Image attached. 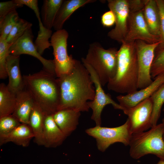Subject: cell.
<instances>
[{
  "mask_svg": "<svg viewBox=\"0 0 164 164\" xmlns=\"http://www.w3.org/2000/svg\"><path fill=\"white\" fill-rule=\"evenodd\" d=\"M118 51L115 48L104 49L98 42L89 45L85 58H81L95 71L102 86L114 76L118 64Z\"/></svg>",
  "mask_w": 164,
  "mask_h": 164,
  "instance_id": "cell-4",
  "label": "cell"
},
{
  "mask_svg": "<svg viewBox=\"0 0 164 164\" xmlns=\"http://www.w3.org/2000/svg\"><path fill=\"white\" fill-rule=\"evenodd\" d=\"M82 62L89 72L95 87L94 98L93 100L88 102L89 108L92 110L91 118L95 121L96 126H101V113L106 105L111 104L114 109L121 110L123 111L125 109L113 100L109 94L105 92L97 75L92 67L84 62Z\"/></svg>",
  "mask_w": 164,
  "mask_h": 164,
  "instance_id": "cell-9",
  "label": "cell"
},
{
  "mask_svg": "<svg viewBox=\"0 0 164 164\" xmlns=\"http://www.w3.org/2000/svg\"><path fill=\"white\" fill-rule=\"evenodd\" d=\"M138 69V89H143L153 81L151 69L155 50L161 42L150 44L138 40L135 41Z\"/></svg>",
  "mask_w": 164,
  "mask_h": 164,
  "instance_id": "cell-8",
  "label": "cell"
},
{
  "mask_svg": "<svg viewBox=\"0 0 164 164\" xmlns=\"http://www.w3.org/2000/svg\"><path fill=\"white\" fill-rule=\"evenodd\" d=\"M17 102L12 114L21 123L29 124L30 115L35 102L25 88L17 95Z\"/></svg>",
  "mask_w": 164,
  "mask_h": 164,
  "instance_id": "cell-19",
  "label": "cell"
},
{
  "mask_svg": "<svg viewBox=\"0 0 164 164\" xmlns=\"http://www.w3.org/2000/svg\"><path fill=\"white\" fill-rule=\"evenodd\" d=\"M20 56L9 54L7 58L6 70L9 83V90L16 95L25 89V84L19 68Z\"/></svg>",
  "mask_w": 164,
  "mask_h": 164,
  "instance_id": "cell-15",
  "label": "cell"
},
{
  "mask_svg": "<svg viewBox=\"0 0 164 164\" xmlns=\"http://www.w3.org/2000/svg\"><path fill=\"white\" fill-rule=\"evenodd\" d=\"M60 92L58 110L70 109L88 111L89 101L93 100L95 87L90 74L82 62L76 60L69 74L57 78Z\"/></svg>",
  "mask_w": 164,
  "mask_h": 164,
  "instance_id": "cell-1",
  "label": "cell"
},
{
  "mask_svg": "<svg viewBox=\"0 0 164 164\" xmlns=\"http://www.w3.org/2000/svg\"><path fill=\"white\" fill-rule=\"evenodd\" d=\"M56 77L44 70L23 76L25 88L45 114H53L59 105L60 89Z\"/></svg>",
  "mask_w": 164,
  "mask_h": 164,
  "instance_id": "cell-2",
  "label": "cell"
},
{
  "mask_svg": "<svg viewBox=\"0 0 164 164\" xmlns=\"http://www.w3.org/2000/svg\"><path fill=\"white\" fill-rule=\"evenodd\" d=\"M160 15L161 43L156 50L164 48V0H155Z\"/></svg>",
  "mask_w": 164,
  "mask_h": 164,
  "instance_id": "cell-33",
  "label": "cell"
},
{
  "mask_svg": "<svg viewBox=\"0 0 164 164\" xmlns=\"http://www.w3.org/2000/svg\"><path fill=\"white\" fill-rule=\"evenodd\" d=\"M38 22L39 30L34 44L37 51L42 56L45 50L51 46L49 40L53 33L51 29H47L43 26L42 20Z\"/></svg>",
  "mask_w": 164,
  "mask_h": 164,
  "instance_id": "cell-25",
  "label": "cell"
},
{
  "mask_svg": "<svg viewBox=\"0 0 164 164\" xmlns=\"http://www.w3.org/2000/svg\"><path fill=\"white\" fill-rule=\"evenodd\" d=\"M21 123L12 114L0 118V138L12 132Z\"/></svg>",
  "mask_w": 164,
  "mask_h": 164,
  "instance_id": "cell-29",
  "label": "cell"
},
{
  "mask_svg": "<svg viewBox=\"0 0 164 164\" xmlns=\"http://www.w3.org/2000/svg\"><path fill=\"white\" fill-rule=\"evenodd\" d=\"M130 13L143 10L148 0H127Z\"/></svg>",
  "mask_w": 164,
  "mask_h": 164,
  "instance_id": "cell-34",
  "label": "cell"
},
{
  "mask_svg": "<svg viewBox=\"0 0 164 164\" xmlns=\"http://www.w3.org/2000/svg\"><path fill=\"white\" fill-rule=\"evenodd\" d=\"M143 13L150 32L160 39V15L155 0H148Z\"/></svg>",
  "mask_w": 164,
  "mask_h": 164,
  "instance_id": "cell-21",
  "label": "cell"
},
{
  "mask_svg": "<svg viewBox=\"0 0 164 164\" xmlns=\"http://www.w3.org/2000/svg\"><path fill=\"white\" fill-rule=\"evenodd\" d=\"M152 110L150 97L132 108L125 109L123 112L128 116L126 121L132 134L144 132L151 128Z\"/></svg>",
  "mask_w": 164,
  "mask_h": 164,
  "instance_id": "cell-10",
  "label": "cell"
},
{
  "mask_svg": "<svg viewBox=\"0 0 164 164\" xmlns=\"http://www.w3.org/2000/svg\"><path fill=\"white\" fill-rule=\"evenodd\" d=\"M12 45L9 44L5 39L0 37V78L1 79H5L8 77L6 70V59Z\"/></svg>",
  "mask_w": 164,
  "mask_h": 164,
  "instance_id": "cell-30",
  "label": "cell"
},
{
  "mask_svg": "<svg viewBox=\"0 0 164 164\" xmlns=\"http://www.w3.org/2000/svg\"><path fill=\"white\" fill-rule=\"evenodd\" d=\"M64 0H44L42 7V22L46 28L51 29Z\"/></svg>",
  "mask_w": 164,
  "mask_h": 164,
  "instance_id": "cell-23",
  "label": "cell"
},
{
  "mask_svg": "<svg viewBox=\"0 0 164 164\" xmlns=\"http://www.w3.org/2000/svg\"><path fill=\"white\" fill-rule=\"evenodd\" d=\"M101 22L104 27H110L114 25L115 18L113 12L110 10L104 13L101 16Z\"/></svg>",
  "mask_w": 164,
  "mask_h": 164,
  "instance_id": "cell-36",
  "label": "cell"
},
{
  "mask_svg": "<svg viewBox=\"0 0 164 164\" xmlns=\"http://www.w3.org/2000/svg\"><path fill=\"white\" fill-rule=\"evenodd\" d=\"M150 73L152 79L164 73V48L155 50Z\"/></svg>",
  "mask_w": 164,
  "mask_h": 164,
  "instance_id": "cell-31",
  "label": "cell"
},
{
  "mask_svg": "<svg viewBox=\"0 0 164 164\" xmlns=\"http://www.w3.org/2000/svg\"><path fill=\"white\" fill-rule=\"evenodd\" d=\"M107 2L108 6L115 18V27L108 32V36L121 43L125 41L128 31L130 12L127 0H108Z\"/></svg>",
  "mask_w": 164,
  "mask_h": 164,
  "instance_id": "cell-12",
  "label": "cell"
},
{
  "mask_svg": "<svg viewBox=\"0 0 164 164\" xmlns=\"http://www.w3.org/2000/svg\"><path fill=\"white\" fill-rule=\"evenodd\" d=\"M150 97L153 104L151 121L152 127L157 124L160 116L162 108L164 103V84L160 87Z\"/></svg>",
  "mask_w": 164,
  "mask_h": 164,
  "instance_id": "cell-26",
  "label": "cell"
},
{
  "mask_svg": "<svg viewBox=\"0 0 164 164\" xmlns=\"http://www.w3.org/2000/svg\"><path fill=\"white\" fill-rule=\"evenodd\" d=\"M34 137L33 132L29 125L21 123L9 134L0 138V145L12 142L17 145L26 147L29 146Z\"/></svg>",
  "mask_w": 164,
  "mask_h": 164,
  "instance_id": "cell-20",
  "label": "cell"
},
{
  "mask_svg": "<svg viewBox=\"0 0 164 164\" xmlns=\"http://www.w3.org/2000/svg\"><path fill=\"white\" fill-rule=\"evenodd\" d=\"M162 123L164 124V118H163L162 120ZM163 139H164V134L163 136Z\"/></svg>",
  "mask_w": 164,
  "mask_h": 164,
  "instance_id": "cell-38",
  "label": "cell"
},
{
  "mask_svg": "<svg viewBox=\"0 0 164 164\" xmlns=\"http://www.w3.org/2000/svg\"><path fill=\"white\" fill-rule=\"evenodd\" d=\"M80 112L70 109L57 111L53 114V119L62 132L67 137L76 128Z\"/></svg>",
  "mask_w": 164,
  "mask_h": 164,
  "instance_id": "cell-17",
  "label": "cell"
},
{
  "mask_svg": "<svg viewBox=\"0 0 164 164\" xmlns=\"http://www.w3.org/2000/svg\"><path fill=\"white\" fill-rule=\"evenodd\" d=\"M17 95L4 83L0 84V118L12 114L16 107Z\"/></svg>",
  "mask_w": 164,
  "mask_h": 164,
  "instance_id": "cell-24",
  "label": "cell"
},
{
  "mask_svg": "<svg viewBox=\"0 0 164 164\" xmlns=\"http://www.w3.org/2000/svg\"><path fill=\"white\" fill-rule=\"evenodd\" d=\"M15 1L19 4L23 5H25L31 9L35 12L38 21L41 20L40 17L37 0H15Z\"/></svg>",
  "mask_w": 164,
  "mask_h": 164,
  "instance_id": "cell-35",
  "label": "cell"
},
{
  "mask_svg": "<svg viewBox=\"0 0 164 164\" xmlns=\"http://www.w3.org/2000/svg\"><path fill=\"white\" fill-rule=\"evenodd\" d=\"M164 124L162 123L145 132L132 134L129 154L137 159L148 154L156 155L164 160Z\"/></svg>",
  "mask_w": 164,
  "mask_h": 164,
  "instance_id": "cell-5",
  "label": "cell"
},
{
  "mask_svg": "<svg viewBox=\"0 0 164 164\" xmlns=\"http://www.w3.org/2000/svg\"><path fill=\"white\" fill-rule=\"evenodd\" d=\"M33 37L31 28L28 29L12 45L9 49V54L18 56L26 54L33 56L41 63L43 70L56 77L53 60L46 59L39 54L33 42Z\"/></svg>",
  "mask_w": 164,
  "mask_h": 164,
  "instance_id": "cell-11",
  "label": "cell"
},
{
  "mask_svg": "<svg viewBox=\"0 0 164 164\" xmlns=\"http://www.w3.org/2000/svg\"><path fill=\"white\" fill-rule=\"evenodd\" d=\"M96 0H64L55 19L53 28L56 31L63 29L65 22L72 14L80 8Z\"/></svg>",
  "mask_w": 164,
  "mask_h": 164,
  "instance_id": "cell-18",
  "label": "cell"
},
{
  "mask_svg": "<svg viewBox=\"0 0 164 164\" xmlns=\"http://www.w3.org/2000/svg\"><path fill=\"white\" fill-rule=\"evenodd\" d=\"M163 111H164V108H163Z\"/></svg>",
  "mask_w": 164,
  "mask_h": 164,
  "instance_id": "cell-39",
  "label": "cell"
},
{
  "mask_svg": "<svg viewBox=\"0 0 164 164\" xmlns=\"http://www.w3.org/2000/svg\"><path fill=\"white\" fill-rule=\"evenodd\" d=\"M138 40L150 44L161 43L159 38L150 32L145 20L143 10L130 13L128 32L124 42H131Z\"/></svg>",
  "mask_w": 164,
  "mask_h": 164,
  "instance_id": "cell-13",
  "label": "cell"
},
{
  "mask_svg": "<svg viewBox=\"0 0 164 164\" xmlns=\"http://www.w3.org/2000/svg\"><path fill=\"white\" fill-rule=\"evenodd\" d=\"M69 34L64 29L56 31L52 34L50 42L53 49V60L56 76L59 78L70 73L73 69L76 59L69 55L67 50Z\"/></svg>",
  "mask_w": 164,
  "mask_h": 164,
  "instance_id": "cell-7",
  "label": "cell"
},
{
  "mask_svg": "<svg viewBox=\"0 0 164 164\" xmlns=\"http://www.w3.org/2000/svg\"><path fill=\"white\" fill-rule=\"evenodd\" d=\"M85 132L95 139L98 149L102 152L116 142L121 143L126 146L129 145L132 135L127 121L118 127L108 128L96 126L87 129Z\"/></svg>",
  "mask_w": 164,
  "mask_h": 164,
  "instance_id": "cell-6",
  "label": "cell"
},
{
  "mask_svg": "<svg viewBox=\"0 0 164 164\" xmlns=\"http://www.w3.org/2000/svg\"><path fill=\"white\" fill-rule=\"evenodd\" d=\"M32 26L31 23L20 18L6 38V41L9 44H13L21 37L28 29L31 28Z\"/></svg>",
  "mask_w": 164,
  "mask_h": 164,
  "instance_id": "cell-27",
  "label": "cell"
},
{
  "mask_svg": "<svg viewBox=\"0 0 164 164\" xmlns=\"http://www.w3.org/2000/svg\"><path fill=\"white\" fill-rule=\"evenodd\" d=\"M164 84V73L156 77L145 87L131 94L120 95L116 97L119 104L125 109L132 108L151 96Z\"/></svg>",
  "mask_w": 164,
  "mask_h": 164,
  "instance_id": "cell-14",
  "label": "cell"
},
{
  "mask_svg": "<svg viewBox=\"0 0 164 164\" xmlns=\"http://www.w3.org/2000/svg\"><path fill=\"white\" fill-rule=\"evenodd\" d=\"M19 18L18 13L15 10L0 20V37L6 39Z\"/></svg>",
  "mask_w": 164,
  "mask_h": 164,
  "instance_id": "cell-28",
  "label": "cell"
},
{
  "mask_svg": "<svg viewBox=\"0 0 164 164\" xmlns=\"http://www.w3.org/2000/svg\"><path fill=\"white\" fill-rule=\"evenodd\" d=\"M67 137L55 122L53 114H45L43 131V146L55 148L61 145Z\"/></svg>",
  "mask_w": 164,
  "mask_h": 164,
  "instance_id": "cell-16",
  "label": "cell"
},
{
  "mask_svg": "<svg viewBox=\"0 0 164 164\" xmlns=\"http://www.w3.org/2000/svg\"><path fill=\"white\" fill-rule=\"evenodd\" d=\"M45 114L35 103L31 113L29 125L34 135V141L39 145L43 146V131Z\"/></svg>",
  "mask_w": 164,
  "mask_h": 164,
  "instance_id": "cell-22",
  "label": "cell"
},
{
  "mask_svg": "<svg viewBox=\"0 0 164 164\" xmlns=\"http://www.w3.org/2000/svg\"><path fill=\"white\" fill-rule=\"evenodd\" d=\"M135 41L121 43L118 51L116 73L107 84L108 90L126 94L138 90V69Z\"/></svg>",
  "mask_w": 164,
  "mask_h": 164,
  "instance_id": "cell-3",
  "label": "cell"
},
{
  "mask_svg": "<svg viewBox=\"0 0 164 164\" xmlns=\"http://www.w3.org/2000/svg\"><path fill=\"white\" fill-rule=\"evenodd\" d=\"M157 164H164V160H160Z\"/></svg>",
  "mask_w": 164,
  "mask_h": 164,
  "instance_id": "cell-37",
  "label": "cell"
},
{
  "mask_svg": "<svg viewBox=\"0 0 164 164\" xmlns=\"http://www.w3.org/2000/svg\"><path fill=\"white\" fill-rule=\"evenodd\" d=\"M23 6L15 0L0 2V20L10 12Z\"/></svg>",
  "mask_w": 164,
  "mask_h": 164,
  "instance_id": "cell-32",
  "label": "cell"
}]
</instances>
